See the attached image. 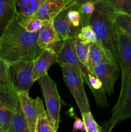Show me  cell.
<instances>
[{
	"label": "cell",
	"mask_w": 131,
	"mask_h": 132,
	"mask_svg": "<svg viewBox=\"0 0 131 132\" xmlns=\"http://www.w3.org/2000/svg\"><path fill=\"white\" fill-rule=\"evenodd\" d=\"M39 32H30L19 22L17 13L0 36V59L8 66L34 61L43 50L37 43Z\"/></svg>",
	"instance_id": "obj_1"
},
{
	"label": "cell",
	"mask_w": 131,
	"mask_h": 132,
	"mask_svg": "<svg viewBox=\"0 0 131 132\" xmlns=\"http://www.w3.org/2000/svg\"><path fill=\"white\" fill-rule=\"evenodd\" d=\"M95 3V9L90 18L89 25L96 35V43L119 66V34L114 23L119 12L106 1H98Z\"/></svg>",
	"instance_id": "obj_2"
},
{
	"label": "cell",
	"mask_w": 131,
	"mask_h": 132,
	"mask_svg": "<svg viewBox=\"0 0 131 132\" xmlns=\"http://www.w3.org/2000/svg\"><path fill=\"white\" fill-rule=\"evenodd\" d=\"M60 65L64 82L73 95L81 113L91 112L80 70L70 64H62Z\"/></svg>",
	"instance_id": "obj_3"
},
{
	"label": "cell",
	"mask_w": 131,
	"mask_h": 132,
	"mask_svg": "<svg viewBox=\"0 0 131 132\" xmlns=\"http://www.w3.org/2000/svg\"><path fill=\"white\" fill-rule=\"evenodd\" d=\"M40 85L46 106V113L50 124L57 131L60 122L61 99L58 92L56 83L48 73L37 80Z\"/></svg>",
	"instance_id": "obj_4"
},
{
	"label": "cell",
	"mask_w": 131,
	"mask_h": 132,
	"mask_svg": "<svg viewBox=\"0 0 131 132\" xmlns=\"http://www.w3.org/2000/svg\"><path fill=\"white\" fill-rule=\"evenodd\" d=\"M34 61H19L8 66L10 83L17 93L29 92L33 85Z\"/></svg>",
	"instance_id": "obj_5"
},
{
	"label": "cell",
	"mask_w": 131,
	"mask_h": 132,
	"mask_svg": "<svg viewBox=\"0 0 131 132\" xmlns=\"http://www.w3.org/2000/svg\"><path fill=\"white\" fill-rule=\"evenodd\" d=\"M119 63L121 71V86L119 98L113 110L116 109L121 104L128 84L131 79V38L123 34H119Z\"/></svg>",
	"instance_id": "obj_6"
},
{
	"label": "cell",
	"mask_w": 131,
	"mask_h": 132,
	"mask_svg": "<svg viewBox=\"0 0 131 132\" xmlns=\"http://www.w3.org/2000/svg\"><path fill=\"white\" fill-rule=\"evenodd\" d=\"M95 76L101 81L102 90L110 95L114 92V84L119 73V66L110 59H105L95 67Z\"/></svg>",
	"instance_id": "obj_7"
},
{
	"label": "cell",
	"mask_w": 131,
	"mask_h": 132,
	"mask_svg": "<svg viewBox=\"0 0 131 132\" xmlns=\"http://www.w3.org/2000/svg\"><path fill=\"white\" fill-rule=\"evenodd\" d=\"M57 63L59 64H68L78 68L82 73L83 82H86L89 89H91V85L89 81V76L91 73L87 67L81 63L77 57L71 37L63 39L61 48L57 53Z\"/></svg>",
	"instance_id": "obj_8"
},
{
	"label": "cell",
	"mask_w": 131,
	"mask_h": 132,
	"mask_svg": "<svg viewBox=\"0 0 131 132\" xmlns=\"http://www.w3.org/2000/svg\"><path fill=\"white\" fill-rule=\"evenodd\" d=\"M112 112L111 117L103 126L104 132H112L119 122L131 118V79L121 104L116 109L113 110Z\"/></svg>",
	"instance_id": "obj_9"
},
{
	"label": "cell",
	"mask_w": 131,
	"mask_h": 132,
	"mask_svg": "<svg viewBox=\"0 0 131 132\" xmlns=\"http://www.w3.org/2000/svg\"><path fill=\"white\" fill-rule=\"evenodd\" d=\"M57 61L56 52L50 48L44 49L35 58L33 63V79L34 82L46 74L49 68Z\"/></svg>",
	"instance_id": "obj_10"
},
{
	"label": "cell",
	"mask_w": 131,
	"mask_h": 132,
	"mask_svg": "<svg viewBox=\"0 0 131 132\" xmlns=\"http://www.w3.org/2000/svg\"><path fill=\"white\" fill-rule=\"evenodd\" d=\"M62 41L55 31L52 23L46 21L39 32L37 43L42 50L50 48L58 53L62 45Z\"/></svg>",
	"instance_id": "obj_11"
},
{
	"label": "cell",
	"mask_w": 131,
	"mask_h": 132,
	"mask_svg": "<svg viewBox=\"0 0 131 132\" xmlns=\"http://www.w3.org/2000/svg\"><path fill=\"white\" fill-rule=\"evenodd\" d=\"M66 6V0H44L32 17L53 23L58 14Z\"/></svg>",
	"instance_id": "obj_12"
},
{
	"label": "cell",
	"mask_w": 131,
	"mask_h": 132,
	"mask_svg": "<svg viewBox=\"0 0 131 132\" xmlns=\"http://www.w3.org/2000/svg\"><path fill=\"white\" fill-rule=\"evenodd\" d=\"M19 100L21 102L22 111L28 128L31 132H34L37 122L38 110H37V101L31 98L29 95V92H23L18 93Z\"/></svg>",
	"instance_id": "obj_13"
},
{
	"label": "cell",
	"mask_w": 131,
	"mask_h": 132,
	"mask_svg": "<svg viewBox=\"0 0 131 132\" xmlns=\"http://www.w3.org/2000/svg\"><path fill=\"white\" fill-rule=\"evenodd\" d=\"M68 9L66 6L63 9L53 22V26L59 37L62 39L70 38L73 36H77L80 30L74 28L71 26L67 18Z\"/></svg>",
	"instance_id": "obj_14"
},
{
	"label": "cell",
	"mask_w": 131,
	"mask_h": 132,
	"mask_svg": "<svg viewBox=\"0 0 131 132\" xmlns=\"http://www.w3.org/2000/svg\"><path fill=\"white\" fill-rule=\"evenodd\" d=\"M44 0H15L17 18L20 21L33 15Z\"/></svg>",
	"instance_id": "obj_15"
},
{
	"label": "cell",
	"mask_w": 131,
	"mask_h": 132,
	"mask_svg": "<svg viewBox=\"0 0 131 132\" xmlns=\"http://www.w3.org/2000/svg\"><path fill=\"white\" fill-rule=\"evenodd\" d=\"M6 132H31L23 115L19 98L14 106L10 126Z\"/></svg>",
	"instance_id": "obj_16"
},
{
	"label": "cell",
	"mask_w": 131,
	"mask_h": 132,
	"mask_svg": "<svg viewBox=\"0 0 131 132\" xmlns=\"http://www.w3.org/2000/svg\"><path fill=\"white\" fill-rule=\"evenodd\" d=\"M15 14V0H0V36Z\"/></svg>",
	"instance_id": "obj_17"
},
{
	"label": "cell",
	"mask_w": 131,
	"mask_h": 132,
	"mask_svg": "<svg viewBox=\"0 0 131 132\" xmlns=\"http://www.w3.org/2000/svg\"><path fill=\"white\" fill-rule=\"evenodd\" d=\"M105 59H110L104 49L97 43L90 44L87 67L91 74L95 76V67Z\"/></svg>",
	"instance_id": "obj_18"
},
{
	"label": "cell",
	"mask_w": 131,
	"mask_h": 132,
	"mask_svg": "<svg viewBox=\"0 0 131 132\" xmlns=\"http://www.w3.org/2000/svg\"><path fill=\"white\" fill-rule=\"evenodd\" d=\"M38 110L37 122L34 132H56L50 124L46 111L44 108L43 103L39 97L36 98Z\"/></svg>",
	"instance_id": "obj_19"
},
{
	"label": "cell",
	"mask_w": 131,
	"mask_h": 132,
	"mask_svg": "<svg viewBox=\"0 0 131 132\" xmlns=\"http://www.w3.org/2000/svg\"><path fill=\"white\" fill-rule=\"evenodd\" d=\"M118 34H123L131 38V15L118 12L114 19Z\"/></svg>",
	"instance_id": "obj_20"
},
{
	"label": "cell",
	"mask_w": 131,
	"mask_h": 132,
	"mask_svg": "<svg viewBox=\"0 0 131 132\" xmlns=\"http://www.w3.org/2000/svg\"><path fill=\"white\" fill-rule=\"evenodd\" d=\"M72 43H73V48L77 57L80 61L83 63L85 66L87 67V59H88L89 52L90 44L89 43L83 42L80 41L77 37V36L71 37Z\"/></svg>",
	"instance_id": "obj_21"
},
{
	"label": "cell",
	"mask_w": 131,
	"mask_h": 132,
	"mask_svg": "<svg viewBox=\"0 0 131 132\" xmlns=\"http://www.w3.org/2000/svg\"><path fill=\"white\" fill-rule=\"evenodd\" d=\"M95 9V3L92 1H87L82 4L79 8L78 10L80 12L81 17V25L83 26L89 24L90 18L93 14Z\"/></svg>",
	"instance_id": "obj_22"
},
{
	"label": "cell",
	"mask_w": 131,
	"mask_h": 132,
	"mask_svg": "<svg viewBox=\"0 0 131 132\" xmlns=\"http://www.w3.org/2000/svg\"><path fill=\"white\" fill-rule=\"evenodd\" d=\"M86 132H104L102 127L99 126L91 112L81 113Z\"/></svg>",
	"instance_id": "obj_23"
},
{
	"label": "cell",
	"mask_w": 131,
	"mask_h": 132,
	"mask_svg": "<svg viewBox=\"0 0 131 132\" xmlns=\"http://www.w3.org/2000/svg\"><path fill=\"white\" fill-rule=\"evenodd\" d=\"M19 22L26 31L30 32H39L46 21L35 17H31L23 21H19Z\"/></svg>",
	"instance_id": "obj_24"
},
{
	"label": "cell",
	"mask_w": 131,
	"mask_h": 132,
	"mask_svg": "<svg viewBox=\"0 0 131 132\" xmlns=\"http://www.w3.org/2000/svg\"><path fill=\"white\" fill-rule=\"evenodd\" d=\"M77 37L80 41L89 43L96 42V35L89 24L81 27L77 34Z\"/></svg>",
	"instance_id": "obj_25"
},
{
	"label": "cell",
	"mask_w": 131,
	"mask_h": 132,
	"mask_svg": "<svg viewBox=\"0 0 131 132\" xmlns=\"http://www.w3.org/2000/svg\"><path fill=\"white\" fill-rule=\"evenodd\" d=\"M98 1H107L119 12L131 15V0H92V2Z\"/></svg>",
	"instance_id": "obj_26"
},
{
	"label": "cell",
	"mask_w": 131,
	"mask_h": 132,
	"mask_svg": "<svg viewBox=\"0 0 131 132\" xmlns=\"http://www.w3.org/2000/svg\"><path fill=\"white\" fill-rule=\"evenodd\" d=\"M67 18L71 26L74 28L80 30L82 27L81 25V17L78 9L74 7L68 6Z\"/></svg>",
	"instance_id": "obj_27"
},
{
	"label": "cell",
	"mask_w": 131,
	"mask_h": 132,
	"mask_svg": "<svg viewBox=\"0 0 131 132\" xmlns=\"http://www.w3.org/2000/svg\"><path fill=\"white\" fill-rule=\"evenodd\" d=\"M8 80V65L0 59V83L7 82Z\"/></svg>",
	"instance_id": "obj_28"
},
{
	"label": "cell",
	"mask_w": 131,
	"mask_h": 132,
	"mask_svg": "<svg viewBox=\"0 0 131 132\" xmlns=\"http://www.w3.org/2000/svg\"><path fill=\"white\" fill-rule=\"evenodd\" d=\"M78 131L82 132L86 131V128H85V125L83 120L79 118H76L74 121V123H73L72 132H77Z\"/></svg>",
	"instance_id": "obj_29"
},
{
	"label": "cell",
	"mask_w": 131,
	"mask_h": 132,
	"mask_svg": "<svg viewBox=\"0 0 131 132\" xmlns=\"http://www.w3.org/2000/svg\"><path fill=\"white\" fill-rule=\"evenodd\" d=\"M87 1H92V0H66L67 6L74 7L77 9H78L82 4Z\"/></svg>",
	"instance_id": "obj_30"
},
{
	"label": "cell",
	"mask_w": 131,
	"mask_h": 132,
	"mask_svg": "<svg viewBox=\"0 0 131 132\" xmlns=\"http://www.w3.org/2000/svg\"><path fill=\"white\" fill-rule=\"evenodd\" d=\"M0 132H5V130H4L1 127V126H0Z\"/></svg>",
	"instance_id": "obj_31"
},
{
	"label": "cell",
	"mask_w": 131,
	"mask_h": 132,
	"mask_svg": "<svg viewBox=\"0 0 131 132\" xmlns=\"http://www.w3.org/2000/svg\"><path fill=\"white\" fill-rule=\"evenodd\" d=\"M56 132H57V131H56Z\"/></svg>",
	"instance_id": "obj_32"
}]
</instances>
